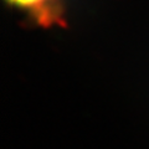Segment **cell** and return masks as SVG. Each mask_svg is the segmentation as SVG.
<instances>
[{
  "instance_id": "cell-1",
  "label": "cell",
  "mask_w": 149,
  "mask_h": 149,
  "mask_svg": "<svg viewBox=\"0 0 149 149\" xmlns=\"http://www.w3.org/2000/svg\"><path fill=\"white\" fill-rule=\"evenodd\" d=\"M40 26L60 25L63 20L61 0H4Z\"/></svg>"
}]
</instances>
